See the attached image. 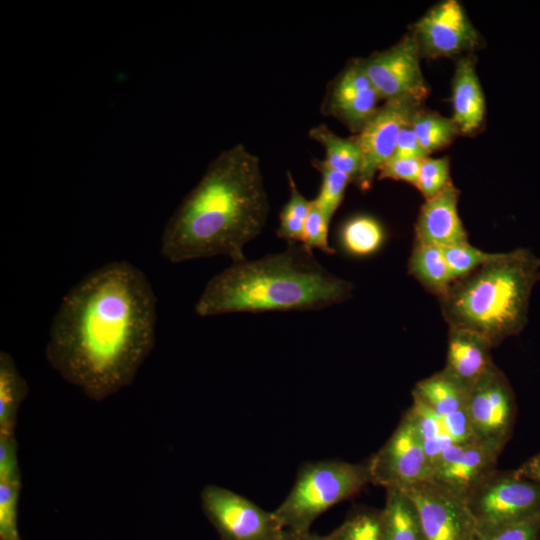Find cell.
Segmentation results:
<instances>
[{
  "label": "cell",
  "mask_w": 540,
  "mask_h": 540,
  "mask_svg": "<svg viewBox=\"0 0 540 540\" xmlns=\"http://www.w3.org/2000/svg\"><path fill=\"white\" fill-rule=\"evenodd\" d=\"M157 298L145 273L112 261L62 298L45 357L88 398L102 401L129 386L155 344Z\"/></svg>",
  "instance_id": "6da1fadb"
},
{
  "label": "cell",
  "mask_w": 540,
  "mask_h": 540,
  "mask_svg": "<svg viewBox=\"0 0 540 540\" xmlns=\"http://www.w3.org/2000/svg\"><path fill=\"white\" fill-rule=\"evenodd\" d=\"M270 211L259 158L236 144L219 153L167 221L161 255L171 263L226 256L246 259Z\"/></svg>",
  "instance_id": "7a4b0ae2"
},
{
  "label": "cell",
  "mask_w": 540,
  "mask_h": 540,
  "mask_svg": "<svg viewBox=\"0 0 540 540\" xmlns=\"http://www.w3.org/2000/svg\"><path fill=\"white\" fill-rule=\"evenodd\" d=\"M352 290L311 249L289 243L280 252L232 263L211 277L194 309L200 317L320 310L348 300Z\"/></svg>",
  "instance_id": "3957f363"
},
{
  "label": "cell",
  "mask_w": 540,
  "mask_h": 540,
  "mask_svg": "<svg viewBox=\"0 0 540 540\" xmlns=\"http://www.w3.org/2000/svg\"><path fill=\"white\" fill-rule=\"evenodd\" d=\"M540 281V257L528 248L501 252L455 280L439 298L449 327L472 331L494 348L528 323L530 297Z\"/></svg>",
  "instance_id": "277c9868"
},
{
  "label": "cell",
  "mask_w": 540,
  "mask_h": 540,
  "mask_svg": "<svg viewBox=\"0 0 540 540\" xmlns=\"http://www.w3.org/2000/svg\"><path fill=\"white\" fill-rule=\"evenodd\" d=\"M368 483H371L368 461L304 463L291 491L274 512L284 529L307 532L317 517L358 494Z\"/></svg>",
  "instance_id": "5b68a950"
},
{
  "label": "cell",
  "mask_w": 540,
  "mask_h": 540,
  "mask_svg": "<svg viewBox=\"0 0 540 540\" xmlns=\"http://www.w3.org/2000/svg\"><path fill=\"white\" fill-rule=\"evenodd\" d=\"M478 533L540 515V484L511 471L492 472L467 497Z\"/></svg>",
  "instance_id": "8992f818"
},
{
  "label": "cell",
  "mask_w": 540,
  "mask_h": 540,
  "mask_svg": "<svg viewBox=\"0 0 540 540\" xmlns=\"http://www.w3.org/2000/svg\"><path fill=\"white\" fill-rule=\"evenodd\" d=\"M467 415L475 440L501 453L512 435L516 401L508 379L495 364L471 387Z\"/></svg>",
  "instance_id": "52a82bcc"
},
{
  "label": "cell",
  "mask_w": 540,
  "mask_h": 540,
  "mask_svg": "<svg viewBox=\"0 0 540 540\" xmlns=\"http://www.w3.org/2000/svg\"><path fill=\"white\" fill-rule=\"evenodd\" d=\"M200 498L203 512L221 540H280L284 528L274 511L216 485L205 486Z\"/></svg>",
  "instance_id": "ba28073f"
},
{
  "label": "cell",
  "mask_w": 540,
  "mask_h": 540,
  "mask_svg": "<svg viewBox=\"0 0 540 540\" xmlns=\"http://www.w3.org/2000/svg\"><path fill=\"white\" fill-rule=\"evenodd\" d=\"M368 463L371 483L385 489L404 490L429 479V460L409 410Z\"/></svg>",
  "instance_id": "9c48e42d"
},
{
  "label": "cell",
  "mask_w": 540,
  "mask_h": 540,
  "mask_svg": "<svg viewBox=\"0 0 540 540\" xmlns=\"http://www.w3.org/2000/svg\"><path fill=\"white\" fill-rule=\"evenodd\" d=\"M420 57L415 37L406 35L390 48L360 60L381 99L409 97L421 103L429 88L421 71Z\"/></svg>",
  "instance_id": "30bf717a"
},
{
  "label": "cell",
  "mask_w": 540,
  "mask_h": 540,
  "mask_svg": "<svg viewBox=\"0 0 540 540\" xmlns=\"http://www.w3.org/2000/svg\"><path fill=\"white\" fill-rule=\"evenodd\" d=\"M421 103L409 97L386 100L354 137L362 152V167L355 183L370 189L380 167L393 156L401 130L411 121Z\"/></svg>",
  "instance_id": "8fae6325"
},
{
  "label": "cell",
  "mask_w": 540,
  "mask_h": 540,
  "mask_svg": "<svg viewBox=\"0 0 540 540\" xmlns=\"http://www.w3.org/2000/svg\"><path fill=\"white\" fill-rule=\"evenodd\" d=\"M403 491L417 506L427 540L477 538V525L464 499L429 480Z\"/></svg>",
  "instance_id": "7c38bea8"
},
{
  "label": "cell",
  "mask_w": 540,
  "mask_h": 540,
  "mask_svg": "<svg viewBox=\"0 0 540 540\" xmlns=\"http://www.w3.org/2000/svg\"><path fill=\"white\" fill-rule=\"evenodd\" d=\"M421 56L451 57L479 45V33L457 0H445L432 7L414 25Z\"/></svg>",
  "instance_id": "4fadbf2b"
},
{
  "label": "cell",
  "mask_w": 540,
  "mask_h": 540,
  "mask_svg": "<svg viewBox=\"0 0 540 540\" xmlns=\"http://www.w3.org/2000/svg\"><path fill=\"white\" fill-rule=\"evenodd\" d=\"M380 96L365 73L361 60L351 61L329 85L322 112L359 133L378 110Z\"/></svg>",
  "instance_id": "5bb4252c"
},
{
  "label": "cell",
  "mask_w": 540,
  "mask_h": 540,
  "mask_svg": "<svg viewBox=\"0 0 540 540\" xmlns=\"http://www.w3.org/2000/svg\"><path fill=\"white\" fill-rule=\"evenodd\" d=\"M499 455L477 441L455 443L433 466L428 480L466 501L470 493L496 470Z\"/></svg>",
  "instance_id": "9a60e30c"
},
{
  "label": "cell",
  "mask_w": 540,
  "mask_h": 540,
  "mask_svg": "<svg viewBox=\"0 0 540 540\" xmlns=\"http://www.w3.org/2000/svg\"><path fill=\"white\" fill-rule=\"evenodd\" d=\"M458 199L459 191L451 182L439 195L425 200L415 224V242L438 247L468 243Z\"/></svg>",
  "instance_id": "2e32d148"
},
{
  "label": "cell",
  "mask_w": 540,
  "mask_h": 540,
  "mask_svg": "<svg viewBox=\"0 0 540 540\" xmlns=\"http://www.w3.org/2000/svg\"><path fill=\"white\" fill-rule=\"evenodd\" d=\"M492 348L485 338L472 331L449 327L443 369L471 389L495 364L491 358Z\"/></svg>",
  "instance_id": "e0dca14e"
},
{
  "label": "cell",
  "mask_w": 540,
  "mask_h": 540,
  "mask_svg": "<svg viewBox=\"0 0 540 540\" xmlns=\"http://www.w3.org/2000/svg\"><path fill=\"white\" fill-rule=\"evenodd\" d=\"M452 105V119L460 133L471 134L482 125L486 110L485 97L474 60L470 56L457 62L452 82Z\"/></svg>",
  "instance_id": "ac0fdd59"
},
{
  "label": "cell",
  "mask_w": 540,
  "mask_h": 540,
  "mask_svg": "<svg viewBox=\"0 0 540 540\" xmlns=\"http://www.w3.org/2000/svg\"><path fill=\"white\" fill-rule=\"evenodd\" d=\"M470 389L442 369L416 383L412 396L446 419L467 412Z\"/></svg>",
  "instance_id": "d6986e66"
},
{
  "label": "cell",
  "mask_w": 540,
  "mask_h": 540,
  "mask_svg": "<svg viewBox=\"0 0 540 540\" xmlns=\"http://www.w3.org/2000/svg\"><path fill=\"white\" fill-rule=\"evenodd\" d=\"M380 524L384 540H427L417 506L401 489H386Z\"/></svg>",
  "instance_id": "ffe728a7"
},
{
  "label": "cell",
  "mask_w": 540,
  "mask_h": 540,
  "mask_svg": "<svg viewBox=\"0 0 540 540\" xmlns=\"http://www.w3.org/2000/svg\"><path fill=\"white\" fill-rule=\"evenodd\" d=\"M408 271L426 290L439 298L455 281L441 247L415 242Z\"/></svg>",
  "instance_id": "44dd1931"
},
{
  "label": "cell",
  "mask_w": 540,
  "mask_h": 540,
  "mask_svg": "<svg viewBox=\"0 0 540 540\" xmlns=\"http://www.w3.org/2000/svg\"><path fill=\"white\" fill-rule=\"evenodd\" d=\"M308 135L323 147L325 157L321 161L325 166L356 181L362 167V152L355 138L340 137L324 124L311 128Z\"/></svg>",
  "instance_id": "7402d4cb"
},
{
  "label": "cell",
  "mask_w": 540,
  "mask_h": 540,
  "mask_svg": "<svg viewBox=\"0 0 540 540\" xmlns=\"http://www.w3.org/2000/svg\"><path fill=\"white\" fill-rule=\"evenodd\" d=\"M29 388L13 357L0 352V435H14L19 408Z\"/></svg>",
  "instance_id": "603a6c76"
},
{
  "label": "cell",
  "mask_w": 540,
  "mask_h": 540,
  "mask_svg": "<svg viewBox=\"0 0 540 540\" xmlns=\"http://www.w3.org/2000/svg\"><path fill=\"white\" fill-rule=\"evenodd\" d=\"M342 248L356 257L376 253L385 241L382 224L372 216L360 214L346 220L339 231Z\"/></svg>",
  "instance_id": "cb8c5ba5"
},
{
  "label": "cell",
  "mask_w": 540,
  "mask_h": 540,
  "mask_svg": "<svg viewBox=\"0 0 540 540\" xmlns=\"http://www.w3.org/2000/svg\"><path fill=\"white\" fill-rule=\"evenodd\" d=\"M408 410L417 426L432 470L442 454L456 442L451 437L443 418L415 396Z\"/></svg>",
  "instance_id": "d4e9b609"
},
{
  "label": "cell",
  "mask_w": 540,
  "mask_h": 540,
  "mask_svg": "<svg viewBox=\"0 0 540 540\" xmlns=\"http://www.w3.org/2000/svg\"><path fill=\"white\" fill-rule=\"evenodd\" d=\"M421 146L431 153L448 146L460 133L455 121L433 112L418 110L411 121Z\"/></svg>",
  "instance_id": "484cf974"
},
{
  "label": "cell",
  "mask_w": 540,
  "mask_h": 540,
  "mask_svg": "<svg viewBox=\"0 0 540 540\" xmlns=\"http://www.w3.org/2000/svg\"><path fill=\"white\" fill-rule=\"evenodd\" d=\"M289 199L279 214L276 235L289 243H301L304 226L312 200L307 199L298 189L293 175L288 171Z\"/></svg>",
  "instance_id": "4316f807"
},
{
  "label": "cell",
  "mask_w": 540,
  "mask_h": 540,
  "mask_svg": "<svg viewBox=\"0 0 540 540\" xmlns=\"http://www.w3.org/2000/svg\"><path fill=\"white\" fill-rule=\"evenodd\" d=\"M329 540H384L380 511L365 507L353 510L344 522L329 534Z\"/></svg>",
  "instance_id": "83f0119b"
},
{
  "label": "cell",
  "mask_w": 540,
  "mask_h": 540,
  "mask_svg": "<svg viewBox=\"0 0 540 540\" xmlns=\"http://www.w3.org/2000/svg\"><path fill=\"white\" fill-rule=\"evenodd\" d=\"M313 166L321 174L320 189L313 200L330 223L344 199L347 186L352 180L347 175L328 168L319 159L313 161Z\"/></svg>",
  "instance_id": "f1b7e54d"
},
{
  "label": "cell",
  "mask_w": 540,
  "mask_h": 540,
  "mask_svg": "<svg viewBox=\"0 0 540 540\" xmlns=\"http://www.w3.org/2000/svg\"><path fill=\"white\" fill-rule=\"evenodd\" d=\"M441 249L455 280L469 275L499 254L482 251L470 245L469 242L441 247Z\"/></svg>",
  "instance_id": "f546056e"
},
{
  "label": "cell",
  "mask_w": 540,
  "mask_h": 540,
  "mask_svg": "<svg viewBox=\"0 0 540 540\" xmlns=\"http://www.w3.org/2000/svg\"><path fill=\"white\" fill-rule=\"evenodd\" d=\"M451 182L449 159L427 157L421 163L414 186L425 200H429L439 195Z\"/></svg>",
  "instance_id": "4dcf8cb0"
},
{
  "label": "cell",
  "mask_w": 540,
  "mask_h": 540,
  "mask_svg": "<svg viewBox=\"0 0 540 540\" xmlns=\"http://www.w3.org/2000/svg\"><path fill=\"white\" fill-rule=\"evenodd\" d=\"M21 485L0 482V539H20L18 532V503Z\"/></svg>",
  "instance_id": "1f68e13d"
},
{
  "label": "cell",
  "mask_w": 540,
  "mask_h": 540,
  "mask_svg": "<svg viewBox=\"0 0 540 540\" xmlns=\"http://www.w3.org/2000/svg\"><path fill=\"white\" fill-rule=\"evenodd\" d=\"M329 225V221L312 199L301 243L312 251L317 249L328 255L335 254L336 250L330 246L328 240Z\"/></svg>",
  "instance_id": "d6a6232c"
},
{
  "label": "cell",
  "mask_w": 540,
  "mask_h": 540,
  "mask_svg": "<svg viewBox=\"0 0 540 540\" xmlns=\"http://www.w3.org/2000/svg\"><path fill=\"white\" fill-rule=\"evenodd\" d=\"M475 540H540V515L478 533Z\"/></svg>",
  "instance_id": "836d02e7"
},
{
  "label": "cell",
  "mask_w": 540,
  "mask_h": 540,
  "mask_svg": "<svg viewBox=\"0 0 540 540\" xmlns=\"http://www.w3.org/2000/svg\"><path fill=\"white\" fill-rule=\"evenodd\" d=\"M0 482L21 485L18 446L14 435H0Z\"/></svg>",
  "instance_id": "e575fe53"
},
{
  "label": "cell",
  "mask_w": 540,
  "mask_h": 540,
  "mask_svg": "<svg viewBox=\"0 0 540 540\" xmlns=\"http://www.w3.org/2000/svg\"><path fill=\"white\" fill-rule=\"evenodd\" d=\"M423 159L389 158L379 169L378 179H392L415 185Z\"/></svg>",
  "instance_id": "d590c367"
},
{
  "label": "cell",
  "mask_w": 540,
  "mask_h": 540,
  "mask_svg": "<svg viewBox=\"0 0 540 540\" xmlns=\"http://www.w3.org/2000/svg\"><path fill=\"white\" fill-rule=\"evenodd\" d=\"M393 156L417 159L429 157V154L421 146L411 124L401 130Z\"/></svg>",
  "instance_id": "8d00e7d4"
},
{
  "label": "cell",
  "mask_w": 540,
  "mask_h": 540,
  "mask_svg": "<svg viewBox=\"0 0 540 540\" xmlns=\"http://www.w3.org/2000/svg\"><path fill=\"white\" fill-rule=\"evenodd\" d=\"M515 471L518 475L540 484V452L525 461Z\"/></svg>",
  "instance_id": "74e56055"
},
{
  "label": "cell",
  "mask_w": 540,
  "mask_h": 540,
  "mask_svg": "<svg viewBox=\"0 0 540 540\" xmlns=\"http://www.w3.org/2000/svg\"><path fill=\"white\" fill-rule=\"evenodd\" d=\"M280 540H329V534L319 535L310 531L295 532L284 529Z\"/></svg>",
  "instance_id": "f35d334b"
},
{
  "label": "cell",
  "mask_w": 540,
  "mask_h": 540,
  "mask_svg": "<svg viewBox=\"0 0 540 540\" xmlns=\"http://www.w3.org/2000/svg\"><path fill=\"white\" fill-rule=\"evenodd\" d=\"M17 540H20V539H17Z\"/></svg>",
  "instance_id": "ab89813d"
}]
</instances>
